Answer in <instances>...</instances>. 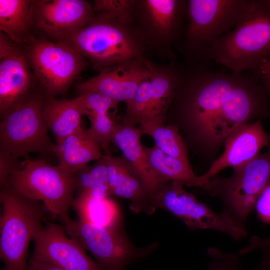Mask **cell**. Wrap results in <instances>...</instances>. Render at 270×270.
<instances>
[{"label": "cell", "instance_id": "obj_12", "mask_svg": "<svg viewBox=\"0 0 270 270\" xmlns=\"http://www.w3.org/2000/svg\"><path fill=\"white\" fill-rule=\"evenodd\" d=\"M177 181L163 185L152 196L154 208L169 211L191 229L211 230L224 233L236 240L248 235L244 226L223 212L217 213L188 192Z\"/></svg>", "mask_w": 270, "mask_h": 270}, {"label": "cell", "instance_id": "obj_21", "mask_svg": "<svg viewBox=\"0 0 270 270\" xmlns=\"http://www.w3.org/2000/svg\"><path fill=\"white\" fill-rule=\"evenodd\" d=\"M100 145L88 134L83 128L55 144L54 154L58 160V166L65 172L75 174L91 161L103 156Z\"/></svg>", "mask_w": 270, "mask_h": 270}, {"label": "cell", "instance_id": "obj_22", "mask_svg": "<svg viewBox=\"0 0 270 270\" xmlns=\"http://www.w3.org/2000/svg\"><path fill=\"white\" fill-rule=\"evenodd\" d=\"M86 110V116L90 120V126L86 132L108 154V148L112 142L116 122L112 120L108 112L116 108L118 102L97 92L79 95Z\"/></svg>", "mask_w": 270, "mask_h": 270}, {"label": "cell", "instance_id": "obj_37", "mask_svg": "<svg viewBox=\"0 0 270 270\" xmlns=\"http://www.w3.org/2000/svg\"><path fill=\"white\" fill-rule=\"evenodd\" d=\"M260 80L262 83L270 90V70L260 74Z\"/></svg>", "mask_w": 270, "mask_h": 270}, {"label": "cell", "instance_id": "obj_3", "mask_svg": "<svg viewBox=\"0 0 270 270\" xmlns=\"http://www.w3.org/2000/svg\"><path fill=\"white\" fill-rule=\"evenodd\" d=\"M0 257L5 270H26L30 241L43 228L46 210L40 201L28 198L10 186L1 188Z\"/></svg>", "mask_w": 270, "mask_h": 270}, {"label": "cell", "instance_id": "obj_38", "mask_svg": "<svg viewBox=\"0 0 270 270\" xmlns=\"http://www.w3.org/2000/svg\"><path fill=\"white\" fill-rule=\"evenodd\" d=\"M270 70V60L266 61L262 66L260 68V72L264 73Z\"/></svg>", "mask_w": 270, "mask_h": 270}, {"label": "cell", "instance_id": "obj_13", "mask_svg": "<svg viewBox=\"0 0 270 270\" xmlns=\"http://www.w3.org/2000/svg\"><path fill=\"white\" fill-rule=\"evenodd\" d=\"M33 28L46 38L66 42L88 25L96 14L84 0H31Z\"/></svg>", "mask_w": 270, "mask_h": 270}, {"label": "cell", "instance_id": "obj_20", "mask_svg": "<svg viewBox=\"0 0 270 270\" xmlns=\"http://www.w3.org/2000/svg\"><path fill=\"white\" fill-rule=\"evenodd\" d=\"M42 116L56 144H59L82 128V118L86 110L80 96L72 99L45 98Z\"/></svg>", "mask_w": 270, "mask_h": 270}, {"label": "cell", "instance_id": "obj_17", "mask_svg": "<svg viewBox=\"0 0 270 270\" xmlns=\"http://www.w3.org/2000/svg\"><path fill=\"white\" fill-rule=\"evenodd\" d=\"M152 70L134 62L106 68L97 75L78 84L80 95L97 92L118 102H124L128 106L140 84L148 78Z\"/></svg>", "mask_w": 270, "mask_h": 270}, {"label": "cell", "instance_id": "obj_35", "mask_svg": "<svg viewBox=\"0 0 270 270\" xmlns=\"http://www.w3.org/2000/svg\"><path fill=\"white\" fill-rule=\"evenodd\" d=\"M26 270H65L50 264L30 258Z\"/></svg>", "mask_w": 270, "mask_h": 270}, {"label": "cell", "instance_id": "obj_29", "mask_svg": "<svg viewBox=\"0 0 270 270\" xmlns=\"http://www.w3.org/2000/svg\"><path fill=\"white\" fill-rule=\"evenodd\" d=\"M150 76L140 84L131 102L126 106V124L133 126L146 118L150 104Z\"/></svg>", "mask_w": 270, "mask_h": 270}, {"label": "cell", "instance_id": "obj_28", "mask_svg": "<svg viewBox=\"0 0 270 270\" xmlns=\"http://www.w3.org/2000/svg\"><path fill=\"white\" fill-rule=\"evenodd\" d=\"M143 134L152 136L155 145L163 152L185 162L188 160L186 146L177 127L165 126L162 118H146L140 123Z\"/></svg>", "mask_w": 270, "mask_h": 270}, {"label": "cell", "instance_id": "obj_34", "mask_svg": "<svg viewBox=\"0 0 270 270\" xmlns=\"http://www.w3.org/2000/svg\"><path fill=\"white\" fill-rule=\"evenodd\" d=\"M269 248H270V236L264 238L252 236L250 238L248 244L240 249L238 254L240 256L244 255L255 250H260L262 251Z\"/></svg>", "mask_w": 270, "mask_h": 270}, {"label": "cell", "instance_id": "obj_14", "mask_svg": "<svg viewBox=\"0 0 270 270\" xmlns=\"http://www.w3.org/2000/svg\"><path fill=\"white\" fill-rule=\"evenodd\" d=\"M38 82L23 47L0 32V114L26 98Z\"/></svg>", "mask_w": 270, "mask_h": 270}, {"label": "cell", "instance_id": "obj_31", "mask_svg": "<svg viewBox=\"0 0 270 270\" xmlns=\"http://www.w3.org/2000/svg\"><path fill=\"white\" fill-rule=\"evenodd\" d=\"M134 2L128 0H96L93 8L95 14L108 13L130 20Z\"/></svg>", "mask_w": 270, "mask_h": 270}, {"label": "cell", "instance_id": "obj_8", "mask_svg": "<svg viewBox=\"0 0 270 270\" xmlns=\"http://www.w3.org/2000/svg\"><path fill=\"white\" fill-rule=\"evenodd\" d=\"M233 170L230 176H216L200 188L208 196L218 198L224 206L222 212L246 227L247 218L255 208L259 196L270 182V148Z\"/></svg>", "mask_w": 270, "mask_h": 270}, {"label": "cell", "instance_id": "obj_9", "mask_svg": "<svg viewBox=\"0 0 270 270\" xmlns=\"http://www.w3.org/2000/svg\"><path fill=\"white\" fill-rule=\"evenodd\" d=\"M23 48L46 98L65 92L86 64L84 56L64 42L34 36Z\"/></svg>", "mask_w": 270, "mask_h": 270}, {"label": "cell", "instance_id": "obj_19", "mask_svg": "<svg viewBox=\"0 0 270 270\" xmlns=\"http://www.w3.org/2000/svg\"><path fill=\"white\" fill-rule=\"evenodd\" d=\"M142 132L133 126L116 123L112 142L120 150L152 196L164 184L152 168L140 142Z\"/></svg>", "mask_w": 270, "mask_h": 270}, {"label": "cell", "instance_id": "obj_7", "mask_svg": "<svg viewBox=\"0 0 270 270\" xmlns=\"http://www.w3.org/2000/svg\"><path fill=\"white\" fill-rule=\"evenodd\" d=\"M8 186L22 195L42 202L46 210L62 221L68 218L78 190L75 174L44 158H26L8 178Z\"/></svg>", "mask_w": 270, "mask_h": 270}, {"label": "cell", "instance_id": "obj_15", "mask_svg": "<svg viewBox=\"0 0 270 270\" xmlns=\"http://www.w3.org/2000/svg\"><path fill=\"white\" fill-rule=\"evenodd\" d=\"M32 259L65 270H103L66 234L64 226L47 222L33 238Z\"/></svg>", "mask_w": 270, "mask_h": 270}, {"label": "cell", "instance_id": "obj_23", "mask_svg": "<svg viewBox=\"0 0 270 270\" xmlns=\"http://www.w3.org/2000/svg\"><path fill=\"white\" fill-rule=\"evenodd\" d=\"M31 0H0V30L12 41L24 47L34 36Z\"/></svg>", "mask_w": 270, "mask_h": 270}, {"label": "cell", "instance_id": "obj_2", "mask_svg": "<svg viewBox=\"0 0 270 270\" xmlns=\"http://www.w3.org/2000/svg\"><path fill=\"white\" fill-rule=\"evenodd\" d=\"M208 56L235 74L260 71L270 60V0H254L236 26L214 42Z\"/></svg>", "mask_w": 270, "mask_h": 270}, {"label": "cell", "instance_id": "obj_24", "mask_svg": "<svg viewBox=\"0 0 270 270\" xmlns=\"http://www.w3.org/2000/svg\"><path fill=\"white\" fill-rule=\"evenodd\" d=\"M72 206L81 220L98 226L118 228L120 220L119 208L109 198H96L86 192L77 191Z\"/></svg>", "mask_w": 270, "mask_h": 270}, {"label": "cell", "instance_id": "obj_10", "mask_svg": "<svg viewBox=\"0 0 270 270\" xmlns=\"http://www.w3.org/2000/svg\"><path fill=\"white\" fill-rule=\"evenodd\" d=\"M260 72L246 71L230 91L213 130L216 152L238 127L259 120H270V90L260 80Z\"/></svg>", "mask_w": 270, "mask_h": 270}, {"label": "cell", "instance_id": "obj_27", "mask_svg": "<svg viewBox=\"0 0 270 270\" xmlns=\"http://www.w3.org/2000/svg\"><path fill=\"white\" fill-rule=\"evenodd\" d=\"M183 74L174 68L164 72L152 70L150 76L149 108L144 119L164 118L166 110L173 100Z\"/></svg>", "mask_w": 270, "mask_h": 270}, {"label": "cell", "instance_id": "obj_5", "mask_svg": "<svg viewBox=\"0 0 270 270\" xmlns=\"http://www.w3.org/2000/svg\"><path fill=\"white\" fill-rule=\"evenodd\" d=\"M45 100L40 86L24 100L0 116V156L13 164L30 153L54 154V144L42 116Z\"/></svg>", "mask_w": 270, "mask_h": 270}, {"label": "cell", "instance_id": "obj_1", "mask_svg": "<svg viewBox=\"0 0 270 270\" xmlns=\"http://www.w3.org/2000/svg\"><path fill=\"white\" fill-rule=\"evenodd\" d=\"M240 74L212 61L184 73L176 90L173 126L184 132L192 150L208 164L217 159L213 141L216 122Z\"/></svg>", "mask_w": 270, "mask_h": 270}, {"label": "cell", "instance_id": "obj_30", "mask_svg": "<svg viewBox=\"0 0 270 270\" xmlns=\"http://www.w3.org/2000/svg\"><path fill=\"white\" fill-rule=\"evenodd\" d=\"M207 253L210 258L206 270H254L247 269L242 264L238 254L224 251L215 247H208Z\"/></svg>", "mask_w": 270, "mask_h": 270}, {"label": "cell", "instance_id": "obj_25", "mask_svg": "<svg viewBox=\"0 0 270 270\" xmlns=\"http://www.w3.org/2000/svg\"><path fill=\"white\" fill-rule=\"evenodd\" d=\"M145 6L153 28L160 34L175 38L186 17L188 2L176 0H148Z\"/></svg>", "mask_w": 270, "mask_h": 270}, {"label": "cell", "instance_id": "obj_33", "mask_svg": "<svg viewBox=\"0 0 270 270\" xmlns=\"http://www.w3.org/2000/svg\"><path fill=\"white\" fill-rule=\"evenodd\" d=\"M86 168L92 179L96 184L108 186L107 164L104 155L95 164L86 166Z\"/></svg>", "mask_w": 270, "mask_h": 270}, {"label": "cell", "instance_id": "obj_40", "mask_svg": "<svg viewBox=\"0 0 270 270\" xmlns=\"http://www.w3.org/2000/svg\"></svg>", "mask_w": 270, "mask_h": 270}, {"label": "cell", "instance_id": "obj_32", "mask_svg": "<svg viewBox=\"0 0 270 270\" xmlns=\"http://www.w3.org/2000/svg\"><path fill=\"white\" fill-rule=\"evenodd\" d=\"M254 209L259 220L270 224V182L259 196Z\"/></svg>", "mask_w": 270, "mask_h": 270}, {"label": "cell", "instance_id": "obj_36", "mask_svg": "<svg viewBox=\"0 0 270 270\" xmlns=\"http://www.w3.org/2000/svg\"><path fill=\"white\" fill-rule=\"evenodd\" d=\"M262 252V260L258 265L253 268L254 270H270V248Z\"/></svg>", "mask_w": 270, "mask_h": 270}, {"label": "cell", "instance_id": "obj_16", "mask_svg": "<svg viewBox=\"0 0 270 270\" xmlns=\"http://www.w3.org/2000/svg\"><path fill=\"white\" fill-rule=\"evenodd\" d=\"M270 144V135L264 129L263 120L238 127L226 138L223 146L224 150L220 156L200 176L202 184L222 170L228 168H233L253 159Z\"/></svg>", "mask_w": 270, "mask_h": 270}, {"label": "cell", "instance_id": "obj_18", "mask_svg": "<svg viewBox=\"0 0 270 270\" xmlns=\"http://www.w3.org/2000/svg\"><path fill=\"white\" fill-rule=\"evenodd\" d=\"M104 156L107 164L111 194L130 200V208L135 212L152 214L154 212L152 196L130 164L109 154Z\"/></svg>", "mask_w": 270, "mask_h": 270}, {"label": "cell", "instance_id": "obj_6", "mask_svg": "<svg viewBox=\"0 0 270 270\" xmlns=\"http://www.w3.org/2000/svg\"><path fill=\"white\" fill-rule=\"evenodd\" d=\"M254 0H190L186 46L194 65L212 62L208 54L214 42L231 31L252 7Z\"/></svg>", "mask_w": 270, "mask_h": 270}, {"label": "cell", "instance_id": "obj_39", "mask_svg": "<svg viewBox=\"0 0 270 270\" xmlns=\"http://www.w3.org/2000/svg\"></svg>", "mask_w": 270, "mask_h": 270}, {"label": "cell", "instance_id": "obj_26", "mask_svg": "<svg viewBox=\"0 0 270 270\" xmlns=\"http://www.w3.org/2000/svg\"><path fill=\"white\" fill-rule=\"evenodd\" d=\"M144 148L152 168L164 184L177 181L188 186H202L200 178L195 174L190 163L166 154L156 145Z\"/></svg>", "mask_w": 270, "mask_h": 270}, {"label": "cell", "instance_id": "obj_11", "mask_svg": "<svg viewBox=\"0 0 270 270\" xmlns=\"http://www.w3.org/2000/svg\"><path fill=\"white\" fill-rule=\"evenodd\" d=\"M62 222L68 235L84 250L89 251L103 270H125L156 248V243L144 248L135 246L118 228L98 226L70 218Z\"/></svg>", "mask_w": 270, "mask_h": 270}, {"label": "cell", "instance_id": "obj_4", "mask_svg": "<svg viewBox=\"0 0 270 270\" xmlns=\"http://www.w3.org/2000/svg\"><path fill=\"white\" fill-rule=\"evenodd\" d=\"M129 21L110 14H96L88 25L65 42L101 70L134 62L140 46L128 26Z\"/></svg>", "mask_w": 270, "mask_h": 270}]
</instances>
